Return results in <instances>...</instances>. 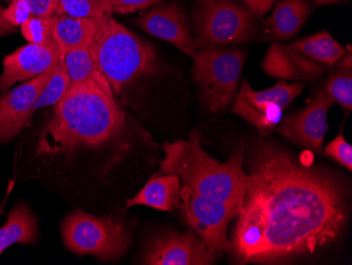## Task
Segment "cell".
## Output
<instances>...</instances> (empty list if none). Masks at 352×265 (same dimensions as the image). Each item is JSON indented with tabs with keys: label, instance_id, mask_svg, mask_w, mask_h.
I'll use <instances>...</instances> for the list:
<instances>
[{
	"label": "cell",
	"instance_id": "obj_13",
	"mask_svg": "<svg viewBox=\"0 0 352 265\" xmlns=\"http://www.w3.org/2000/svg\"><path fill=\"white\" fill-rule=\"evenodd\" d=\"M66 53L54 41L43 45L28 43L7 55L0 75V92L8 90L17 82H25L52 69Z\"/></svg>",
	"mask_w": 352,
	"mask_h": 265
},
{
	"label": "cell",
	"instance_id": "obj_23",
	"mask_svg": "<svg viewBox=\"0 0 352 265\" xmlns=\"http://www.w3.org/2000/svg\"><path fill=\"white\" fill-rule=\"evenodd\" d=\"M55 15L100 19L112 15L107 0H58Z\"/></svg>",
	"mask_w": 352,
	"mask_h": 265
},
{
	"label": "cell",
	"instance_id": "obj_2",
	"mask_svg": "<svg viewBox=\"0 0 352 265\" xmlns=\"http://www.w3.org/2000/svg\"><path fill=\"white\" fill-rule=\"evenodd\" d=\"M55 106L39 136L38 154L71 157L77 148L106 143L124 122L109 82L70 87Z\"/></svg>",
	"mask_w": 352,
	"mask_h": 265
},
{
	"label": "cell",
	"instance_id": "obj_21",
	"mask_svg": "<svg viewBox=\"0 0 352 265\" xmlns=\"http://www.w3.org/2000/svg\"><path fill=\"white\" fill-rule=\"evenodd\" d=\"M70 76V87L108 82L98 68L89 47L68 51L63 59Z\"/></svg>",
	"mask_w": 352,
	"mask_h": 265
},
{
	"label": "cell",
	"instance_id": "obj_32",
	"mask_svg": "<svg viewBox=\"0 0 352 265\" xmlns=\"http://www.w3.org/2000/svg\"><path fill=\"white\" fill-rule=\"evenodd\" d=\"M316 5H336V3H345L346 0H312Z\"/></svg>",
	"mask_w": 352,
	"mask_h": 265
},
{
	"label": "cell",
	"instance_id": "obj_4",
	"mask_svg": "<svg viewBox=\"0 0 352 265\" xmlns=\"http://www.w3.org/2000/svg\"><path fill=\"white\" fill-rule=\"evenodd\" d=\"M89 48L118 94L138 76L157 73V59L151 45L112 15L98 19V30Z\"/></svg>",
	"mask_w": 352,
	"mask_h": 265
},
{
	"label": "cell",
	"instance_id": "obj_9",
	"mask_svg": "<svg viewBox=\"0 0 352 265\" xmlns=\"http://www.w3.org/2000/svg\"><path fill=\"white\" fill-rule=\"evenodd\" d=\"M192 229L166 231L146 245L142 263L149 265H210L219 256Z\"/></svg>",
	"mask_w": 352,
	"mask_h": 265
},
{
	"label": "cell",
	"instance_id": "obj_10",
	"mask_svg": "<svg viewBox=\"0 0 352 265\" xmlns=\"http://www.w3.org/2000/svg\"><path fill=\"white\" fill-rule=\"evenodd\" d=\"M333 104V100L322 89L308 106L280 120L278 131L292 143L322 153L324 138L329 129L327 114Z\"/></svg>",
	"mask_w": 352,
	"mask_h": 265
},
{
	"label": "cell",
	"instance_id": "obj_7",
	"mask_svg": "<svg viewBox=\"0 0 352 265\" xmlns=\"http://www.w3.org/2000/svg\"><path fill=\"white\" fill-rule=\"evenodd\" d=\"M246 57L243 49L221 48L197 50L192 56L193 78L210 112H223L235 100Z\"/></svg>",
	"mask_w": 352,
	"mask_h": 265
},
{
	"label": "cell",
	"instance_id": "obj_19",
	"mask_svg": "<svg viewBox=\"0 0 352 265\" xmlns=\"http://www.w3.org/2000/svg\"><path fill=\"white\" fill-rule=\"evenodd\" d=\"M38 237L37 219L25 203H19L8 215V221L0 229V255L15 243L34 244Z\"/></svg>",
	"mask_w": 352,
	"mask_h": 265
},
{
	"label": "cell",
	"instance_id": "obj_6",
	"mask_svg": "<svg viewBox=\"0 0 352 265\" xmlns=\"http://www.w3.org/2000/svg\"><path fill=\"white\" fill-rule=\"evenodd\" d=\"M67 248L77 255H92L100 261L120 258L131 244L126 225L113 217H95L82 211L71 213L61 225Z\"/></svg>",
	"mask_w": 352,
	"mask_h": 265
},
{
	"label": "cell",
	"instance_id": "obj_15",
	"mask_svg": "<svg viewBox=\"0 0 352 265\" xmlns=\"http://www.w3.org/2000/svg\"><path fill=\"white\" fill-rule=\"evenodd\" d=\"M250 84L243 81L239 94L235 96L232 112L242 116L258 129L261 136H267L278 127L283 118L284 109L276 104L265 102L251 96Z\"/></svg>",
	"mask_w": 352,
	"mask_h": 265
},
{
	"label": "cell",
	"instance_id": "obj_3",
	"mask_svg": "<svg viewBox=\"0 0 352 265\" xmlns=\"http://www.w3.org/2000/svg\"><path fill=\"white\" fill-rule=\"evenodd\" d=\"M163 150L165 159L158 175H176L181 186L241 211L246 183L244 144L225 163L213 159L203 149L197 130H193L187 140L164 144Z\"/></svg>",
	"mask_w": 352,
	"mask_h": 265
},
{
	"label": "cell",
	"instance_id": "obj_26",
	"mask_svg": "<svg viewBox=\"0 0 352 265\" xmlns=\"http://www.w3.org/2000/svg\"><path fill=\"white\" fill-rule=\"evenodd\" d=\"M23 39L29 43L43 45L50 43L52 39V17L31 15L21 25Z\"/></svg>",
	"mask_w": 352,
	"mask_h": 265
},
{
	"label": "cell",
	"instance_id": "obj_33",
	"mask_svg": "<svg viewBox=\"0 0 352 265\" xmlns=\"http://www.w3.org/2000/svg\"><path fill=\"white\" fill-rule=\"evenodd\" d=\"M7 198L8 197H6V199L3 200V203H1V205H0V215H3V209H5L6 200H7Z\"/></svg>",
	"mask_w": 352,
	"mask_h": 265
},
{
	"label": "cell",
	"instance_id": "obj_27",
	"mask_svg": "<svg viewBox=\"0 0 352 265\" xmlns=\"http://www.w3.org/2000/svg\"><path fill=\"white\" fill-rule=\"evenodd\" d=\"M324 152L327 157L339 162L348 170L352 169V146L346 141L342 132L326 146Z\"/></svg>",
	"mask_w": 352,
	"mask_h": 265
},
{
	"label": "cell",
	"instance_id": "obj_31",
	"mask_svg": "<svg viewBox=\"0 0 352 265\" xmlns=\"http://www.w3.org/2000/svg\"><path fill=\"white\" fill-rule=\"evenodd\" d=\"M338 64H339V68L351 69V51H348L347 56H346V54L344 55L343 59H342L341 61H340L339 63H338Z\"/></svg>",
	"mask_w": 352,
	"mask_h": 265
},
{
	"label": "cell",
	"instance_id": "obj_5",
	"mask_svg": "<svg viewBox=\"0 0 352 265\" xmlns=\"http://www.w3.org/2000/svg\"><path fill=\"white\" fill-rule=\"evenodd\" d=\"M256 17L241 0H197L190 21L197 50L246 43Z\"/></svg>",
	"mask_w": 352,
	"mask_h": 265
},
{
	"label": "cell",
	"instance_id": "obj_24",
	"mask_svg": "<svg viewBox=\"0 0 352 265\" xmlns=\"http://www.w3.org/2000/svg\"><path fill=\"white\" fill-rule=\"evenodd\" d=\"M324 91L334 103H339L346 112L352 109L351 69H341L326 81Z\"/></svg>",
	"mask_w": 352,
	"mask_h": 265
},
{
	"label": "cell",
	"instance_id": "obj_14",
	"mask_svg": "<svg viewBox=\"0 0 352 265\" xmlns=\"http://www.w3.org/2000/svg\"><path fill=\"white\" fill-rule=\"evenodd\" d=\"M262 68L269 76L294 82L318 80L328 69L310 59L294 43H280L270 45L263 61Z\"/></svg>",
	"mask_w": 352,
	"mask_h": 265
},
{
	"label": "cell",
	"instance_id": "obj_28",
	"mask_svg": "<svg viewBox=\"0 0 352 265\" xmlns=\"http://www.w3.org/2000/svg\"><path fill=\"white\" fill-rule=\"evenodd\" d=\"M165 0H107L111 13L129 14L145 11Z\"/></svg>",
	"mask_w": 352,
	"mask_h": 265
},
{
	"label": "cell",
	"instance_id": "obj_18",
	"mask_svg": "<svg viewBox=\"0 0 352 265\" xmlns=\"http://www.w3.org/2000/svg\"><path fill=\"white\" fill-rule=\"evenodd\" d=\"M98 30V19H77L68 15H53L52 39L67 53L90 47Z\"/></svg>",
	"mask_w": 352,
	"mask_h": 265
},
{
	"label": "cell",
	"instance_id": "obj_29",
	"mask_svg": "<svg viewBox=\"0 0 352 265\" xmlns=\"http://www.w3.org/2000/svg\"><path fill=\"white\" fill-rule=\"evenodd\" d=\"M32 15L52 17L56 12L58 0H27Z\"/></svg>",
	"mask_w": 352,
	"mask_h": 265
},
{
	"label": "cell",
	"instance_id": "obj_34",
	"mask_svg": "<svg viewBox=\"0 0 352 265\" xmlns=\"http://www.w3.org/2000/svg\"><path fill=\"white\" fill-rule=\"evenodd\" d=\"M5 1H7V3H11L12 0H5Z\"/></svg>",
	"mask_w": 352,
	"mask_h": 265
},
{
	"label": "cell",
	"instance_id": "obj_22",
	"mask_svg": "<svg viewBox=\"0 0 352 265\" xmlns=\"http://www.w3.org/2000/svg\"><path fill=\"white\" fill-rule=\"evenodd\" d=\"M71 82L63 59L59 61L52 69L50 78L43 87L34 104V112L43 107L57 105L68 93Z\"/></svg>",
	"mask_w": 352,
	"mask_h": 265
},
{
	"label": "cell",
	"instance_id": "obj_17",
	"mask_svg": "<svg viewBox=\"0 0 352 265\" xmlns=\"http://www.w3.org/2000/svg\"><path fill=\"white\" fill-rule=\"evenodd\" d=\"M310 12L309 0H282L265 21L267 34L276 41L292 39L304 27Z\"/></svg>",
	"mask_w": 352,
	"mask_h": 265
},
{
	"label": "cell",
	"instance_id": "obj_20",
	"mask_svg": "<svg viewBox=\"0 0 352 265\" xmlns=\"http://www.w3.org/2000/svg\"><path fill=\"white\" fill-rule=\"evenodd\" d=\"M294 45L310 59L318 61V64L323 65L326 68L337 65L347 53L343 45L326 31L300 39L294 43Z\"/></svg>",
	"mask_w": 352,
	"mask_h": 265
},
{
	"label": "cell",
	"instance_id": "obj_11",
	"mask_svg": "<svg viewBox=\"0 0 352 265\" xmlns=\"http://www.w3.org/2000/svg\"><path fill=\"white\" fill-rule=\"evenodd\" d=\"M144 32L175 45L188 56L197 52L191 23L183 8L174 1H163L150 8L135 21Z\"/></svg>",
	"mask_w": 352,
	"mask_h": 265
},
{
	"label": "cell",
	"instance_id": "obj_30",
	"mask_svg": "<svg viewBox=\"0 0 352 265\" xmlns=\"http://www.w3.org/2000/svg\"><path fill=\"white\" fill-rule=\"evenodd\" d=\"M258 17H264L270 11L276 0H241Z\"/></svg>",
	"mask_w": 352,
	"mask_h": 265
},
{
	"label": "cell",
	"instance_id": "obj_1",
	"mask_svg": "<svg viewBox=\"0 0 352 265\" xmlns=\"http://www.w3.org/2000/svg\"><path fill=\"white\" fill-rule=\"evenodd\" d=\"M347 217V191L333 173L258 141L249 154L229 252L241 264L310 256L341 236Z\"/></svg>",
	"mask_w": 352,
	"mask_h": 265
},
{
	"label": "cell",
	"instance_id": "obj_12",
	"mask_svg": "<svg viewBox=\"0 0 352 265\" xmlns=\"http://www.w3.org/2000/svg\"><path fill=\"white\" fill-rule=\"evenodd\" d=\"M52 69L0 96V143L11 141L29 127L35 102L50 78Z\"/></svg>",
	"mask_w": 352,
	"mask_h": 265
},
{
	"label": "cell",
	"instance_id": "obj_16",
	"mask_svg": "<svg viewBox=\"0 0 352 265\" xmlns=\"http://www.w3.org/2000/svg\"><path fill=\"white\" fill-rule=\"evenodd\" d=\"M181 180L176 175H156L144 189L126 201V209L135 205H145L157 211H172L182 205Z\"/></svg>",
	"mask_w": 352,
	"mask_h": 265
},
{
	"label": "cell",
	"instance_id": "obj_25",
	"mask_svg": "<svg viewBox=\"0 0 352 265\" xmlns=\"http://www.w3.org/2000/svg\"><path fill=\"white\" fill-rule=\"evenodd\" d=\"M31 15L27 0H12L8 7L0 5V37L15 33Z\"/></svg>",
	"mask_w": 352,
	"mask_h": 265
},
{
	"label": "cell",
	"instance_id": "obj_8",
	"mask_svg": "<svg viewBox=\"0 0 352 265\" xmlns=\"http://www.w3.org/2000/svg\"><path fill=\"white\" fill-rule=\"evenodd\" d=\"M181 198L179 209L190 229L215 252H229L228 225L239 213L229 205L199 195L186 186H182Z\"/></svg>",
	"mask_w": 352,
	"mask_h": 265
}]
</instances>
